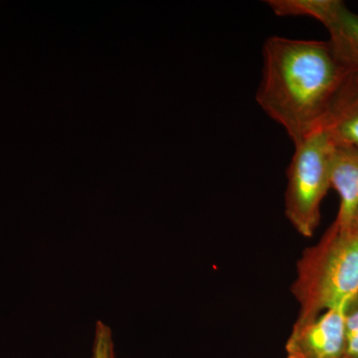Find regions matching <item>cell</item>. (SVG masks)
Listing matches in <instances>:
<instances>
[{
  "mask_svg": "<svg viewBox=\"0 0 358 358\" xmlns=\"http://www.w3.org/2000/svg\"><path fill=\"white\" fill-rule=\"evenodd\" d=\"M256 101L294 145L320 129L350 76L329 41L271 36Z\"/></svg>",
  "mask_w": 358,
  "mask_h": 358,
  "instance_id": "obj_1",
  "label": "cell"
},
{
  "mask_svg": "<svg viewBox=\"0 0 358 358\" xmlns=\"http://www.w3.org/2000/svg\"><path fill=\"white\" fill-rule=\"evenodd\" d=\"M292 293L300 307L296 322L315 319L358 296L357 235L334 221L320 241L301 253Z\"/></svg>",
  "mask_w": 358,
  "mask_h": 358,
  "instance_id": "obj_2",
  "label": "cell"
},
{
  "mask_svg": "<svg viewBox=\"0 0 358 358\" xmlns=\"http://www.w3.org/2000/svg\"><path fill=\"white\" fill-rule=\"evenodd\" d=\"M294 145L287 171L285 214L294 229L310 238L322 219V204L331 188L334 141L322 129Z\"/></svg>",
  "mask_w": 358,
  "mask_h": 358,
  "instance_id": "obj_3",
  "label": "cell"
},
{
  "mask_svg": "<svg viewBox=\"0 0 358 358\" xmlns=\"http://www.w3.org/2000/svg\"><path fill=\"white\" fill-rule=\"evenodd\" d=\"M345 308H331L315 319L294 322L287 341V358H345Z\"/></svg>",
  "mask_w": 358,
  "mask_h": 358,
  "instance_id": "obj_4",
  "label": "cell"
},
{
  "mask_svg": "<svg viewBox=\"0 0 358 358\" xmlns=\"http://www.w3.org/2000/svg\"><path fill=\"white\" fill-rule=\"evenodd\" d=\"M331 188L338 192L336 222L345 225L358 211V148L334 143L331 160Z\"/></svg>",
  "mask_w": 358,
  "mask_h": 358,
  "instance_id": "obj_5",
  "label": "cell"
},
{
  "mask_svg": "<svg viewBox=\"0 0 358 358\" xmlns=\"http://www.w3.org/2000/svg\"><path fill=\"white\" fill-rule=\"evenodd\" d=\"M320 129L334 143L358 148V77H348Z\"/></svg>",
  "mask_w": 358,
  "mask_h": 358,
  "instance_id": "obj_6",
  "label": "cell"
},
{
  "mask_svg": "<svg viewBox=\"0 0 358 358\" xmlns=\"http://www.w3.org/2000/svg\"><path fill=\"white\" fill-rule=\"evenodd\" d=\"M324 26L329 34L327 41L339 62L350 75L358 77V14L338 0Z\"/></svg>",
  "mask_w": 358,
  "mask_h": 358,
  "instance_id": "obj_7",
  "label": "cell"
},
{
  "mask_svg": "<svg viewBox=\"0 0 358 358\" xmlns=\"http://www.w3.org/2000/svg\"><path fill=\"white\" fill-rule=\"evenodd\" d=\"M338 2V0H267L265 3L280 17H310L324 25Z\"/></svg>",
  "mask_w": 358,
  "mask_h": 358,
  "instance_id": "obj_8",
  "label": "cell"
},
{
  "mask_svg": "<svg viewBox=\"0 0 358 358\" xmlns=\"http://www.w3.org/2000/svg\"><path fill=\"white\" fill-rule=\"evenodd\" d=\"M345 320V358H358V296L346 305Z\"/></svg>",
  "mask_w": 358,
  "mask_h": 358,
  "instance_id": "obj_9",
  "label": "cell"
},
{
  "mask_svg": "<svg viewBox=\"0 0 358 358\" xmlns=\"http://www.w3.org/2000/svg\"><path fill=\"white\" fill-rule=\"evenodd\" d=\"M93 358H115L110 334L106 331H101L96 336Z\"/></svg>",
  "mask_w": 358,
  "mask_h": 358,
  "instance_id": "obj_10",
  "label": "cell"
},
{
  "mask_svg": "<svg viewBox=\"0 0 358 358\" xmlns=\"http://www.w3.org/2000/svg\"><path fill=\"white\" fill-rule=\"evenodd\" d=\"M339 225H341V224H339ZM343 226L350 227L358 236V211L353 215V217L350 219V222Z\"/></svg>",
  "mask_w": 358,
  "mask_h": 358,
  "instance_id": "obj_11",
  "label": "cell"
}]
</instances>
